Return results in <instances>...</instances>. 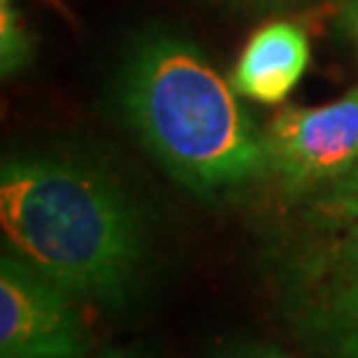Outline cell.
Segmentation results:
<instances>
[{"label": "cell", "instance_id": "cell-11", "mask_svg": "<svg viewBox=\"0 0 358 358\" xmlns=\"http://www.w3.org/2000/svg\"><path fill=\"white\" fill-rule=\"evenodd\" d=\"M101 358H130L128 353H122V350H106Z\"/></svg>", "mask_w": 358, "mask_h": 358}, {"label": "cell", "instance_id": "cell-13", "mask_svg": "<svg viewBox=\"0 0 358 358\" xmlns=\"http://www.w3.org/2000/svg\"><path fill=\"white\" fill-rule=\"evenodd\" d=\"M3 3H8V0H3Z\"/></svg>", "mask_w": 358, "mask_h": 358}, {"label": "cell", "instance_id": "cell-10", "mask_svg": "<svg viewBox=\"0 0 358 358\" xmlns=\"http://www.w3.org/2000/svg\"><path fill=\"white\" fill-rule=\"evenodd\" d=\"M0 358H59V356H43V353H0Z\"/></svg>", "mask_w": 358, "mask_h": 358}, {"label": "cell", "instance_id": "cell-2", "mask_svg": "<svg viewBox=\"0 0 358 358\" xmlns=\"http://www.w3.org/2000/svg\"><path fill=\"white\" fill-rule=\"evenodd\" d=\"M239 93L192 45L154 38L122 75V109L170 176L194 192L239 186L268 170Z\"/></svg>", "mask_w": 358, "mask_h": 358}, {"label": "cell", "instance_id": "cell-1", "mask_svg": "<svg viewBox=\"0 0 358 358\" xmlns=\"http://www.w3.org/2000/svg\"><path fill=\"white\" fill-rule=\"evenodd\" d=\"M0 226L16 255L69 294L120 300L141 263L130 199L103 173L64 159L3 162Z\"/></svg>", "mask_w": 358, "mask_h": 358}, {"label": "cell", "instance_id": "cell-4", "mask_svg": "<svg viewBox=\"0 0 358 358\" xmlns=\"http://www.w3.org/2000/svg\"><path fill=\"white\" fill-rule=\"evenodd\" d=\"M268 170L310 186L358 167V88L316 109H282L263 136Z\"/></svg>", "mask_w": 358, "mask_h": 358}, {"label": "cell", "instance_id": "cell-9", "mask_svg": "<svg viewBox=\"0 0 358 358\" xmlns=\"http://www.w3.org/2000/svg\"><path fill=\"white\" fill-rule=\"evenodd\" d=\"M226 3H236L244 8H260V11H271V8H282L289 0H226Z\"/></svg>", "mask_w": 358, "mask_h": 358}, {"label": "cell", "instance_id": "cell-3", "mask_svg": "<svg viewBox=\"0 0 358 358\" xmlns=\"http://www.w3.org/2000/svg\"><path fill=\"white\" fill-rule=\"evenodd\" d=\"M88 334L69 292L16 255L0 263V353L83 358Z\"/></svg>", "mask_w": 358, "mask_h": 358}, {"label": "cell", "instance_id": "cell-7", "mask_svg": "<svg viewBox=\"0 0 358 358\" xmlns=\"http://www.w3.org/2000/svg\"><path fill=\"white\" fill-rule=\"evenodd\" d=\"M19 51L27 53V45L19 38V27L13 22V13H8V3H3V72L6 75L22 62Z\"/></svg>", "mask_w": 358, "mask_h": 358}, {"label": "cell", "instance_id": "cell-8", "mask_svg": "<svg viewBox=\"0 0 358 358\" xmlns=\"http://www.w3.org/2000/svg\"><path fill=\"white\" fill-rule=\"evenodd\" d=\"M226 358H289V356L282 353V350H276V348H268V345H244V348L231 350Z\"/></svg>", "mask_w": 358, "mask_h": 358}, {"label": "cell", "instance_id": "cell-5", "mask_svg": "<svg viewBox=\"0 0 358 358\" xmlns=\"http://www.w3.org/2000/svg\"><path fill=\"white\" fill-rule=\"evenodd\" d=\"M337 244L313 297L319 329L340 358H358V170L337 189Z\"/></svg>", "mask_w": 358, "mask_h": 358}, {"label": "cell", "instance_id": "cell-6", "mask_svg": "<svg viewBox=\"0 0 358 358\" xmlns=\"http://www.w3.org/2000/svg\"><path fill=\"white\" fill-rule=\"evenodd\" d=\"M310 43L303 27L273 22L247 40L231 72L234 90L260 103H282L306 75Z\"/></svg>", "mask_w": 358, "mask_h": 358}, {"label": "cell", "instance_id": "cell-12", "mask_svg": "<svg viewBox=\"0 0 358 358\" xmlns=\"http://www.w3.org/2000/svg\"><path fill=\"white\" fill-rule=\"evenodd\" d=\"M358 19V0H350V22Z\"/></svg>", "mask_w": 358, "mask_h": 358}]
</instances>
